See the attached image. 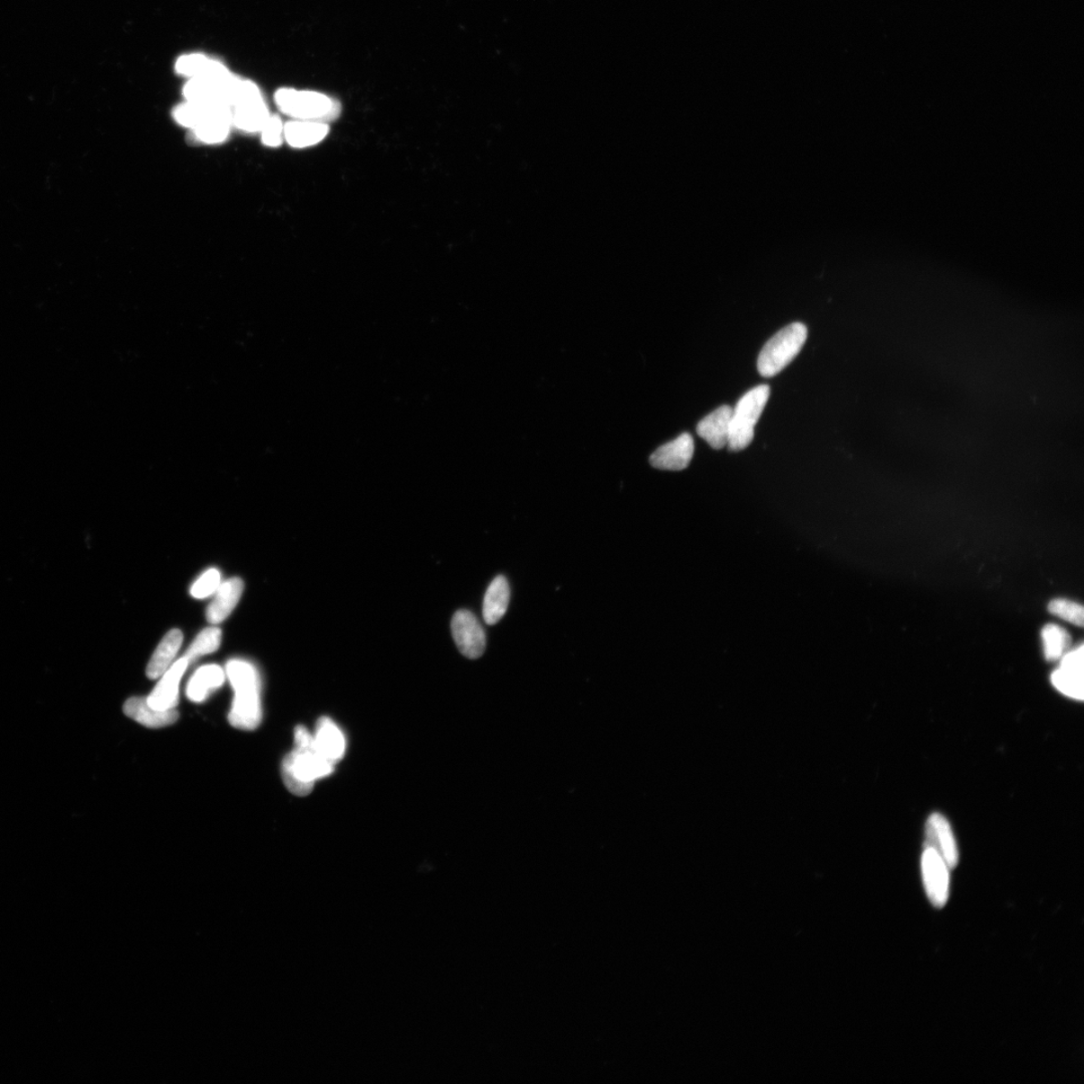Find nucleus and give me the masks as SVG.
I'll use <instances>...</instances> for the list:
<instances>
[{"label": "nucleus", "instance_id": "423d86ee", "mask_svg": "<svg viewBox=\"0 0 1084 1084\" xmlns=\"http://www.w3.org/2000/svg\"><path fill=\"white\" fill-rule=\"evenodd\" d=\"M237 81L238 78L232 75L224 77L191 78L184 87V96L191 103L222 105L232 109Z\"/></svg>", "mask_w": 1084, "mask_h": 1084}, {"label": "nucleus", "instance_id": "39448f33", "mask_svg": "<svg viewBox=\"0 0 1084 1084\" xmlns=\"http://www.w3.org/2000/svg\"><path fill=\"white\" fill-rule=\"evenodd\" d=\"M276 101L281 111L303 121L324 119L337 112L327 96L315 92L283 89L277 93Z\"/></svg>", "mask_w": 1084, "mask_h": 1084}, {"label": "nucleus", "instance_id": "f257e3e1", "mask_svg": "<svg viewBox=\"0 0 1084 1084\" xmlns=\"http://www.w3.org/2000/svg\"><path fill=\"white\" fill-rule=\"evenodd\" d=\"M334 764L316 752L314 734L305 726L295 731V749L283 761L284 782L287 788L297 797H306L313 791L316 780L329 777Z\"/></svg>", "mask_w": 1084, "mask_h": 1084}, {"label": "nucleus", "instance_id": "1a4fd4ad", "mask_svg": "<svg viewBox=\"0 0 1084 1084\" xmlns=\"http://www.w3.org/2000/svg\"><path fill=\"white\" fill-rule=\"evenodd\" d=\"M1083 646L1062 657L1052 681L1057 690L1074 700H1083Z\"/></svg>", "mask_w": 1084, "mask_h": 1084}, {"label": "nucleus", "instance_id": "6e6552de", "mask_svg": "<svg viewBox=\"0 0 1084 1084\" xmlns=\"http://www.w3.org/2000/svg\"><path fill=\"white\" fill-rule=\"evenodd\" d=\"M451 627L456 646L465 657L478 659L484 654L487 649L486 632L471 612H457Z\"/></svg>", "mask_w": 1084, "mask_h": 1084}, {"label": "nucleus", "instance_id": "ddd939ff", "mask_svg": "<svg viewBox=\"0 0 1084 1084\" xmlns=\"http://www.w3.org/2000/svg\"><path fill=\"white\" fill-rule=\"evenodd\" d=\"M314 742L316 752L334 765L346 753V736L329 717H322L316 722Z\"/></svg>", "mask_w": 1084, "mask_h": 1084}, {"label": "nucleus", "instance_id": "5701e85b", "mask_svg": "<svg viewBox=\"0 0 1084 1084\" xmlns=\"http://www.w3.org/2000/svg\"><path fill=\"white\" fill-rule=\"evenodd\" d=\"M1042 636L1045 658L1048 660H1056L1062 658L1065 651L1070 648V634L1064 629L1061 628L1060 625H1045Z\"/></svg>", "mask_w": 1084, "mask_h": 1084}, {"label": "nucleus", "instance_id": "412c9836", "mask_svg": "<svg viewBox=\"0 0 1084 1084\" xmlns=\"http://www.w3.org/2000/svg\"><path fill=\"white\" fill-rule=\"evenodd\" d=\"M176 69L179 74L191 78L224 77L232 75L223 64L201 55L180 58L176 64Z\"/></svg>", "mask_w": 1084, "mask_h": 1084}, {"label": "nucleus", "instance_id": "9d476101", "mask_svg": "<svg viewBox=\"0 0 1084 1084\" xmlns=\"http://www.w3.org/2000/svg\"><path fill=\"white\" fill-rule=\"evenodd\" d=\"M945 861L949 869L958 865L959 852L953 831L946 817L933 814L926 824V845Z\"/></svg>", "mask_w": 1084, "mask_h": 1084}, {"label": "nucleus", "instance_id": "b1692460", "mask_svg": "<svg viewBox=\"0 0 1084 1084\" xmlns=\"http://www.w3.org/2000/svg\"><path fill=\"white\" fill-rule=\"evenodd\" d=\"M222 630L216 627L207 628L202 631L188 648L185 658H187L190 663L192 660H196L199 657L214 653V651L219 648L220 642H222Z\"/></svg>", "mask_w": 1084, "mask_h": 1084}, {"label": "nucleus", "instance_id": "4be33fe9", "mask_svg": "<svg viewBox=\"0 0 1084 1084\" xmlns=\"http://www.w3.org/2000/svg\"><path fill=\"white\" fill-rule=\"evenodd\" d=\"M269 117L263 100L246 103L232 109V124L250 133L261 131Z\"/></svg>", "mask_w": 1084, "mask_h": 1084}, {"label": "nucleus", "instance_id": "dca6fc26", "mask_svg": "<svg viewBox=\"0 0 1084 1084\" xmlns=\"http://www.w3.org/2000/svg\"><path fill=\"white\" fill-rule=\"evenodd\" d=\"M243 581L241 578H231L220 584L215 597L207 609L206 616L209 623L217 624L226 620L235 609L243 593Z\"/></svg>", "mask_w": 1084, "mask_h": 1084}, {"label": "nucleus", "instance_id": "cd10ccee", "mask_svg": "<svg viewBox=\"0 0 1084 1084\" xmlns=\"http://www.w3.org/2000/svg\"><path fill=\"white\" fill-rule=\"evenodd\" d=\"M284 129L283 123L278 117H269L261 130L262 142L269 147L279 146L283 141Z\"/></svg>", "mask_w": 1084, "mask_h": 1084}, {"label": "nucleus", "instance_id": "4468645a", "mask_svg": "<svg viewBox=\"0 0 1084 1084\" xmlns=\"http://www.w3.org/2000/svg\"><path fill=\"white\" fill-rule=\"evenodd\" d=\"M733 413L730 406H721L699 422L698 435L715 451L728 445Z\"/></svg>", "mask_w": 1084, "mask_h": 1084}, {"label": "nucleus", "instance_id": "bb28decb", "mask_svg": "<svg viewBox=\"0 0 1084 1084\" xmlns=\"http://www.w3.org/2000/svg\"><path fill=\"white\" fill-rule=\"evenodd\" d=\"M220 572L217 569H209L202 576L196 584L191 588V595L196 598H205L216 593L220 586Z\"/></svg>", "mask_w": 1084, "mask_h": 1084}, {"label": "nucleus", "instance_id": "2eb2a0df", "mask_svg": "<svg viewBox=\"0 0 1084 1084\" xmlns=\"http://www.w3.org/2000/svg\"><path fill=\"white\" fill-rule=\"evenodd\" d=\"M128 717L148 728H163L174 724L179 718L175 709L158 710L147 702V698L134 697L127 700L123 707Z\"/></svg>", "mask_w": 1084, "mask_h": 1084}, {"label": "nucleus", "instance_id": "f03ea898", "mask_svg": "<svg viewBox=\"0 0 1084 1084\" xmlns=\"http://www.w3.org/2000/svg\"><path fill=\"white\" fill-rule=\"evenodd\" d=\"M226 675L235 693L229 723L236 729H257L262 719L261 681L258 670L245 660H232L226 665Z\"/></svg>", "mask_w": 1084, "mask_h": 1084}, {"label": "nucleus", "instance_id": "6ab92c4d", "mask_svg": "<svg viewBox=\"0 0 1084 1084\" xmlns=\"http://www.w3.org/2000/svg\"><path fill=\"white\" fill-rule=\"evenodd\" d=\"M329 133V127L323 123L314 121H295L287 123L284 129V136L290 146L305 148L320 143Z\"/></svg>", "mask_w": 1084, "mask_h": 1084}, {"label": "nucleus", "instance_id": "a211bd4d", "mask_svg": "<svg viewBox=\"0 0 1084 1084\" xmlns=\"http://www.w3.org/2000/svg\"><path fill=\"white\" fill-rule=\"evenodd\" d=\"M183 642V633L178 629L171 630L157 647L155 653L147 667L149 679L162 677L170 667L173 659L178 655Z\"/></svg>", "mask_w": 1084, "mask_h": 1084}, {"label": "nucleus", "instance_id": "a878e982", "mask_svg": "<svg viewBox=\"0 0 1084 1084\" xmlns=\"http://www.w3.org/2000/svg\"><path fill=\"white\" fill-rule=\"evenodd\" d=\"M1048 611L1056 616H1060L1061 619L1079 625V627H1082L1083 625V607L1078 603L1064 598L1053 599L1048 605Z\"/></svg>", "mask_w": 1084, "mask_h": 1084}, {"label": "nucleus", "instance_id": "9b49d317", "mask_svg": "<svg viewBox=\"0 0 1084 1084\" xmlns=\"http://www.w3.org/2000/svg\"><path fill=\"white\" fill-rule=\"evenodd\" d=\"M694 454V440L688 433L660 446L651 455V466L660 470L681 471L689 466Z\"/></svg>", "mask_w": 1084, "mask_h": 1084}, {"label": "nucleus", "instance_id": "0eeeda50", "mask_svg": "<svg viewBox=\"0 0 1084 1084\" xmlns=\"http://www.w3.org/2000/svg\"><path fill=\"white\" fill-rule=\"evenodd\" d=\"M922 872L929 900L937 907L944 906L950 891L949 867L945 861L929 847H925L923 852Z\"/></svg>", "mask_w": 1084, "mask_h": 1084}, {"label": "nucleus", "instance_id": "f8f14e48", "mask_svg": "<svg viewBox=\"0 0 1084 1084\" xmlns=\"http://www.w3.org/2000/svg\"><path fill=\"white\" fill-rule=\"evenodd\" d=\"M188 664V660L184 657L174 663L169 670H167L161 678V681L158 683L153 692L147 697L150 706L158 710H172L178 706L179 701V685Z\"/></svg>", "mask_w": 1084, "mask_h": 1084}, {"label": "nucleus", "instance_id": "f3484780", "mask_svg": "<svg viewBox=\"0 0 1084 1084\" xmlns=\"http://www.w3.org/2000/svg\"><path fill=\"white\" fill-rule=\"evenodd\" d=\"M510 588L507 579L498 576L487 588L483 603V618L489 625L496 624L507 612Z\"/></svg>", "mask_w": 1084, "mask_h": 1084}, {"label": "nucleus", "instance_id": "393cba45", "mask_svg": "<svg viewBox=\"0 0 1084 1084\" xmlns=\"http://www.w3.org/2000/svg\"><path fill=\"white\" fill-rule=\"evenodd\" d=\"M232 125V121L231 120L211 121L205 123L204 125L193 129L194 136H196L200 142L206 144L222 143L228 137Z\"/></svg>", "mask_w": 1084, "mask_h": 1084}, {"label": "nucleus", "instance_id": "7ed1b4c3", "mask_svg": "<svg viewBox=\"0 0 1084 1084\" xmlns=\"http://www.w3.org/2000/svg\"><path fill=\"white\" fill-rule=\"evenodd\" d=\"M807 329L804 323H793L779 331L763 347L758 357V372L764 378L779 374L804 348Z\"/></svg>", "mask_w": 1084, "mask_h": 1084}, {"label": "nucleus", "instance_id": "20e7f679", "mask_svg": "<svg viewBox=\"0 0 1084 1084\" xmlns=\"http://www.w3.org/2000/svg\"><path fill=\"white\" fill-rule=\"evenodd\" d=\"M770 396V387L761 385L746 393L733 409L731 417L728 448L730 451H744L754 438V427Z\"/></svg>", "mask_w": 1084, "mask_h": 1084}, {"label": "nucleus", "instance_id": "aec40b11", "mask_svg": "<svg viewBox=\"0 0 1084 1084\" xmlns=\"http://www.w3.org/2000/svg\"><path fill=\"white\" fill-rule=\"evenodd\" d=\"M225 680V673L218 665H206L197 670L190 679L187 687L188 698L193 702H202L207 696L222 687Z\"/></svg>", "mask_w": 1084, "mask_h": 1084}]
</instances>
